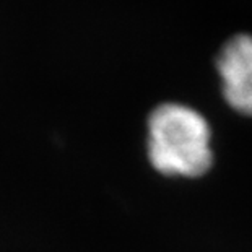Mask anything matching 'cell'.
<instances>
[{
    "instance_id": "obj_2",
    "label": "cell",
    "mask_w": 252,
    "mask_h": 252,
    "mask_svg": "<svg viewBox=\"0 0 252 252\" xmlns=\"http://www.w3.org/2000/svg\"><path fill=\"white\" fill-rule=\"evenodd\" d=\"M217 70L224 101L239 114L252 116V34L239 33L224 42Z\"/></svg>"
},
{
    "instance_id": "obj_1",
    "label": "cell",
    "mask_w": 252,
    "mask_h": 252,
    "mask_svg": "<svg viewBox=\"0 0 252 252\" xmlns=\"http://www.w3.org/2000/svg\"><path fill=\"white\" fill-rule=\"evenodd\" d=\"M147 153L159 174L200 178L213 164L210 124L190 106L161 103L148 116Z\"/></svg>"
}]
</instances>
